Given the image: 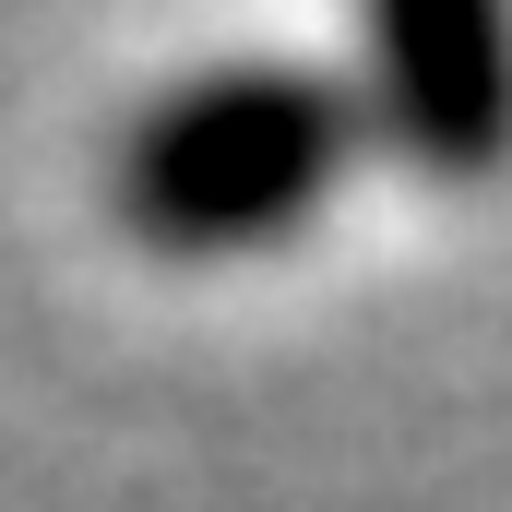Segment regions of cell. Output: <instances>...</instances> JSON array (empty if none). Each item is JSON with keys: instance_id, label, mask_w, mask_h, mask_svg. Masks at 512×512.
I'll return each mask as SVG.
<instances>
[{"instance_id": "cell-1", "label": "cell", "mask_w": 512, "mask_h": 512, "mask_svg": "<svg viewBox=\"0 0 512 512\" xmlns=\"http://www.w3.org/2000/svg\"><path fill=\"white\" fill-rule=\"evenodd\" d=\"M358 155V96L310 60H215L167 84L108 155V203L155 262H239L322 227Z\"/></svg>"}, {"instance_id": "cell-2", "label": "cell", "mask_w": 512, "mask_h": 512, "mask_svg": "<svg viewBox=\"0 0 512 512\" xmlns=\"http://www.w3.org/2000/svg\"><path fill=\"white\" fill-rule=\"evenodd\" d=\"M358 131H382L429 179L512 167V12L489 0H393L358 24Z\"/></svg>"}]
</instances>
